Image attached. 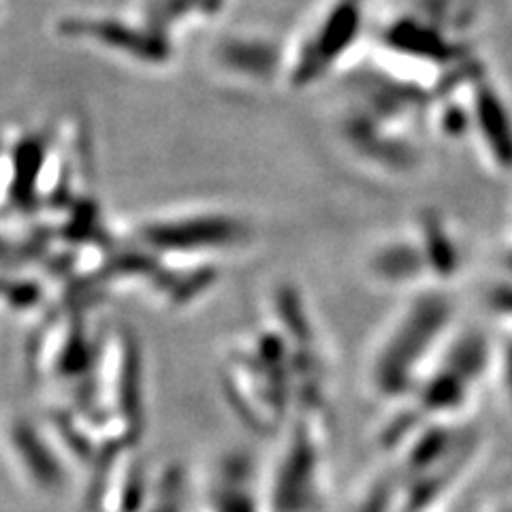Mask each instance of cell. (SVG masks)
I'll use <instances>...</instances> for the list:
<instances>
[{"label":"cell","instance_id":"6da1fadb","mask_svg":"<svg viewBox=\"0 0 512 512\" xmlns=\"http://www.w3.org/2000/svg\"><path fill=\"white\" fill-rule=\"evenodd\" d=\"M384 0H316L286 39L284 84L308 90L365 50Z\"/></svg>","mask_w":512,"mask_h":512},{"label":"cell","instance_id":"7a4b0ae2","mask_svg":"<svg viewBox=\"0 0 512 512\" xmlns=\"http://www.w3.org/2000/svg\"><path fill=\"white\" fill-rule=\"evenodd\" d=\"M451 320V306L440 295L414 297L380 335L367 361V389L380 402L395 404L410 397L423 382V370L436 342Z\"/></svg>","mask_w":512,"mask_h":512},{"label":"cell","instance_id":"3957f363","mask_svg":"<svg viewBox=\"0 0 512 512\" xmlns=\"http://www.w3.org/2000/svg\"><path fill=\"white\" fill-rule=\"evenodd\" d=\"M252 224L222 210H188L152 216L135 224L137 246L167 261H210L216 254L244 248L252 242Z\"/></svg>","mask_w":512,"mask_h":512},{"label":"cell","instance_id":"277c9868","mask_svg":"<svg viewBox=\"0 0 512 512\" xmlns=\"http://www.w3.org/2000/svg\"><path fill=\"white\" fill-rule=\"evenodd\" d=\"M54 30L64 41L90 47L139 69H167L180 52L178 47L135 24L120 9L71 11L56 20Z\"/></svg>","mask_w":512,"mask_h":512},{"label":"cell","instance_id":"5b68a950","mask_svg":"<svg viewBox=\"0 0 512 512\" xmlns=\"http://www.w3.org/2000/svg\"><path fill=\"white\" fill-rule=\"evenodd\" d=\"M212 69L227 82L261 88L282 82L286 73V39L261 32H227L210 52Z\"/></svg>","mask_w":512,"mask_h":512},{"label":"cell","instance_id":"8992f818","mask_svg":"<svg viewBox=\"0 0 512 512\" xmlns=\"http://www.w3.org/2000/svg\"><path fill=\"white\" fill-rule=\"evenodd\" d=\"M227 7L229 0H128L120 11L180 50V41L188 32L214 24Z\"/></svg>","mask_w":512,"mask_h":512},{"label":"cell","instance_id":"52a82bcc","mask_svg":"<svg viewBox=\"0 0 512 512\" xmlns=\"http://www.w3.org/2000/svg\"><path fill=\"white\" fill-rule=\"evenodd\" d=\"M365 271L382 288L414 286L431 274L419 235L380 237L365 254Z\"/></svg>","mask_w":512,"mask_h":512},{"label":"cell","instance_id":"ba28073f","mask_svg":"<svg viewBox=\"0 0 512 512\" xmlns=\"http://www.w3.org/2000/svg\"><path fill=\"white\" fill-rule=\"evenodd\" d=\"M474 122L480 128L493 158L502 165H512V128L500 96L487 84L478 82L474 94Z\"/></svg>","mask_w":512,"mask_h":512},{"label":"cell","instance_id":"9c48e42d","mask_svg":"<svg viewBox=\"0 0 512 512\" xmlns=\"http://www.w3.org/2000/svg\"><path fill=\"white\" fill-rule=\"evenodd\" d=\"M419 239L425 250L429 271L440 278H451L457 271V250L442 222L434 214H423L419 220Z\"/></svg>","mask_w":512,"mask_h":512},{"label":"cell","instance_id":"30bf717a","mask_svg":"<svg viewBox=\"0 0 512 512\" xmlns=\"http://www.w3.org/2000/svg\"><path fill=\"white\" fill-rule=\"evenodd\" d=\"M7 299L15 310H35L43 299V288L37 280L18 278L13 284H7Z\"/></svg>","mask_w":512,"mask_h":512},{"label":"cell","instance_id":"8fae6325","mask_svg":"<svg viewBox=\"0 0 512 512\" xmlns=\"http://www.w3.org/2000/svg\"><path fill=\"white\" fill-rule=\"evenodd\" d=\"M438 124L442 128V133H446V135H459V133L466 131L468 116H466V111H463L461 107L444 105L442 111H440Z\"/></svg>","mask_w":512,"mask_h":512},{"label":"cell","instance_id":"7c38bea8","mask_svg":"<svg viewBox=\"0 0 512 512\" xmlns=\"http://www.w3.org/2000/svg\"><path fill=\"white\" fill-rule=\"evenodd\" d=\"M495 301L500 303L502 310L512 312V291H502V293H498V295H495Z\"/></svg>","mask_w":512,"mask_h":512},{"label":"cell","instance_id":"4fadbf2b","mask_svg":"<svg viewBox=\"0 0 512 512\" xmlns=\"http://www.w3.org/2000/svg\"><path fill=\"white\" fill-rule=\"evenodd\" d=\"M506 372H508V384L512 389V348L508 350V359H506Z\"/></svg>","mask_w":512,"mask_h":512}]
</instances>
